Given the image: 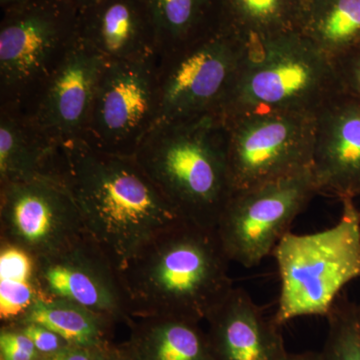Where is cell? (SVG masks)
I'll list each match as a JSON object with an SVG mask.
<instances>
[{
  "label": "cell",
  "mask_w": 360,
  "mask_h": 360,
  "mask_svg": "<svg viewBox=\"0 0 360 360\" xmlns=\"http://www.w3.org/2000/svg\"><path fill=\"white\" fill-rule=\"evenodd\" d=\"M56 174L89 238L120 272L153 236L184 220L134 155L104 153L78 139L60 144Z\"/></svg>",
  "instance_id": "6da1fadb"
},
{
  "label": "cell",
  "mask_w": 360,
  "mask_h": 360,
  "mask_svg": "<svg viewBox=\"0 0 360 360\" xmlns=\"http://www.w3.org/2000/svg\"><path fill=\"white\" fill-rule=\"evenodd\" d=\"M217 229L180 220L153 236L120 272L130 316L207 319L233 285Z\"/></svg>",
  "instance_id": "7a4b0ae2"
},
{
  "label": "cell",
  "mask_w": 360,
  "mask_h": 360,
  "mask_svg": "<svg viewBox=\"0 0 360 360\" xmlns=\"http://www.w3.org/2000/svg\"><path fill=\"white\" fill-rule=\"evenodd\" d=\"M134 156L182 219L217 229L234 193L219 113L160 123Z\"/></svg>",
  "instance_id": "3957f363"
},
{
  "label": "cell",
  "mask_w": 360,
  "mask_h": 360,
  "mask_svg": "<svg viewBox=\"0 0 360 360\" xmlns=\"http://www.w3.org/2000/svg\"><path fill=\"white\" fill-rule=\"evenodd\" d=\"M343 91L335 63L300 32L250 47L219 115L317 112Z\"/></svg>",
  "instance_id": "277c9868"
},
{
  "label": "cell",
  "mask_w": 360,
  "mask_h": 360,
  "mask_svg": "<svg viewBox=\"0 0 360 360\" xmlns=\"http://www.w3.org/2000/svg\"><path fill=\"white\" fill-rule=\"evenodd\" d=\"M338 224L314 233L288 231L274 248L281 278L274 321L328 316L345 286L360 277V212L343 198Z\"/></svg>",
  "instance_id": "5b68a950"
},
{
  "label": "cell",
  "mask_w": 360,
  "mask_h": 360,
  "mask_svg": "<svg viewBox=\"0 0 360 360\" xmlns=\"http://www.w3.org/2000/svg\"><path fill=\"white\" fill-rule=\"evenodd\" d=\"M73 0H26L2 9L0 110L32 115L44 87L77 41Z\"/></svg>",
  "instance_id": "8992f818"
},
{
  "label": "cell",
  "mask_w": 360,
  "mask_h": 360,
  "mask_svg": "<svg viewBox=\"0 0 360 360\" xmlns=\"http://www.w3.org/2000/svg\"><path fill=\"white\" fill-rule=\"evenodd\" d=\"M222 120L234 191L312 169L314 113L253 111Z\"/></svg>",
  "instance_id": "52a82bcc"
},
{
  "label": "cell",
  "mask_w": 360,
  "mask_h": 360,
  "mask_svg": "<svg viewBox=\"0 0 360 360\" xmlns=\"http://www.w3.org/2000/svg\"><path fill=\"white\" fill-rule=\"evenodd\" d=\"M248 51V45L220 28L158 58V124L219 113Z\"/></svg>",
  "instance_id": "ba28073f"
},
{
  "label": "cell",
  "mask_w": 360,
  "mask_h": 360,
  "mask_svg": "<svg viewBox=\"0 0 360 360\" xmlns=\"http://www.w3.org/2000/svg\"><path fill=\"white\" fill-rule=\"evenodd\" d=\"M317 194L312 170L234 191L217 226L227 257L245 269L262 264Z\"/></svg>",
  "instance_id": "9c48e42d"
},
{
  "label": "cell",
  "mask_w": 360,
  "mask_h": 360,
  "mask_svg": "<svg viewBox=\"0 0 360 360\" xmlns=\"http://www.w3.org/2000/svg\"><path fill=\"white\" fill-rule=\"evenodd\" d=\"M158 58L106 63L84 141L112 155L134 156L158 120Z\"/></svg>",
  "instance_id": "30bf717a"
},
{
  "label": "cell",
  "mask_w": 360,
  "mask_h": 360,
  "mask_svg": "<svg viewBox=\"0 0 360 360\" xmlns=\"http://www.w3.org/2000/svg\"><path fill=\"white\" fill-rule=\"evenodd\" d=\"M0 231L1 243L35 259L89 236L72 194L56 174L0 184Z\"/></svg>",
  "instance_id": "8fae6325"
},
{
  "label": "cell",
  "mask_w": 360,
  "mask_h": 360,
  "mask_svg": "<svg viewBox=\"0 0 360 360\" xmlns=\"http://www.w3.org/2000/svg\"><path fill=\"white\" fill-rule=\"evenodd\" d=\"M34 283L39 298L77 303L110 321L130 316L120 271L89 236L35 259Z\"/></svg>",
  "instance_id": "7c38bea8"
},
{
  "label": "cell",
  "mask_w": 360,
  "mask_h": 360,
  "mask_svg": "<svg viewBox=\"0 0 360 360\" xmlns=\"http://www.w3.org/2000/svg\"><path fill=\"white\" fill-rule=\"evenodd\" d=\"M105 63L78 37L47 82L30 116L56 143L84 137Z\"/></svg>",
  "instance_id": "4fadbf2b"
},
{
  "label": "cell",
  "mask_w": 360,
  "mask_h": 360,
  "mask_svg": "<svg viewBox=\"0 0 360 360\" xmlns=\"http://www.w3.org/2000/svg\"><path fill=\"white\" fill-rule=\"evenodd\" d=\"M311 170L319 194L360 195V103L345 91L315 113Z\"/></svg>",
  "instance_id": "5bb4252c"
},
{
  "label": "cell",
  "mask_w": 360,
  "mask_h": 360,
  "mask_svg": "<svg viewBox=\"0 0 360 360\" xmlns=\"http://www.w3.org/2000/svg\"><path fill=\"white\" fill-rule=\"evenodd\" d=\"M79 39L106 61L158 58V37L146 0H101L79 9Z\"/></svg>",
  "instance_id": "9a60e30c"
},
{
  "label": "cell",
  "mask_w": 360,
  "mask_h": 360,
  "mask_svg": "<svg viewBox=\"0 0 360 360\" xmlns=\"http://www.w3.org/2000/svg\"><path fill=\"white\" fill-rule=\"evenodd\" d=\"M210 340L215 360H283L288 355L281 328L241 288H232L210 312Z\"/></svg>",
  "instance_id": "2e32d148"
},
{
  "label": "cell",
  "mask_w": 360,
  "mask_h": 360,
  "mask_svg": "<svg viewBox=\"0 0 360 360\" xmlns=\"http://www.w3.org/2000/svg\"><path fill=\"white\" fill-rule=\"evenodd\" d=\"M59 146L32 116L0 110V184L56 174Z\"/></svg>",
  "instance_id": "e0dca14e"
},
{
  "label": "cell",
  "mask_w": 360,
  "mask_h": 360,
  "mask_svg": "<svg viewBox=\"0 0 360 360\" xmlns=\"http://www.w3.org/2000/svg\"><path fill=\"white\" fill-rule=\"evenodd\" d=\"M303 0H221V28L248 47L300 32Z\"/></svg>",
  "instance_id": "ac0fdd59"
},
{
  "label": "cell",
  "mask_w": 360,
  "mask_h": 360,
  "mask_svg": "<svg viewBox=\"0 0 360 360\" xmlns=\"http://www.w3.org/2000/svg\"><path fill=\"white\" fill-rule=\"evenodd\" d=\"M158 37V58L221 28V0H146Z\"/></svg>",
  "instance_id": "d6986e66"
},
{
  "label": "cell",
  "mask_w": 360,
  "mask_h": 360,
  "mask_svg": "<svg viewBox=\"0 0 360 360\" xmlns=\"http://www.w3.org/2000/svg\"><path fill=\"white\" fill-rule=\"evenodd\" d=\"M300 32L335 61L360 45V0H303Z\"/></svg>",
  "instance_id": "ffe728a7"
},
{
  "label": "cell",
  "mask_w": 360,
  "mask_h": 360,
  "mask_svg": "<svg viewBox=\"0 0 360 360\" xmlns=\"http://www.w3.org/2000/svg\"><path fill=\"white\" fill-rule=\"evenodd\" d=\"M132 347L139 360H215L198 322L181 317H144Z\"/></svg>",
  "instance_id": "44dd1931"
},
{
  "label": "cell",
  "mask_w": 360,
  "mask_h": 360,
  "mask_svg": "<svg viewBox=\"0 0 360 360\" xmlns=\"http://www.w3.org/2000/svg\"><path fill=\"white\" fill-rule=\"evenodd\" d=\"M108 322L105 317L77 303L56 298H37L13 324H39L63 338L68 345L103 347H105L104 328Z\"/></svg>",
  "instance_id": "7402d4cb"
},
{
  "label": "cell",
  "mask_w": 360,
  "mask_h": 360,
  "mask_svg": "<svg viewBox=\"0 0 360 360\" xmlns=\"http://www.w3.org/2000/svg\"><path fill=\"white\" fill-rule=\"evenodd\" d=\"M326 319L328 330L321 360H360L359 305L340 295Z\"/></svg>",
  "instance_id": "603a6c76"
},
{
  "label": "cell",
  "mask_w": 360,
  "mask_h": 360,
  "mask_svg": "<svg viewBox=\"0 0 360 360\" xmlns=\"http://www.w3.org/2000/svg\"><path fill=\"white\" fill-rule=\"evenodd\" d=\"M39 293L34 281L0 279V317L2 321H18L32 307Z\"/></svg>",
  "instance_id": "cb8c5ba5"
},
{
  "label": "cell",
  "mask_w": 360,
  "mask_h": 360,
  "mask_svg": "<svg viewBox=\"0 0 360 360\" xmlns=\"http://www.w3.org/2000/svg\"><path fill=\"white\" fill-rule=\"evenodd\" d=\"M35 258L18 246L0 241V279L34 281Z\"/></svg>",
  "instance_id": "d4e9b609"
},
{
  "label": "cell",
  "mask_w": 360,
  "mask_h": 360,
  "mask_svg": "<svg viewBox=\"0 0 360 360\" xmlns=\"http://www.w3.org/2000/svg\"><path fill=\"white\" fill-rule=\"evenodd\" d=\"M1 360H39L41 354L30 338L16 328H2L0 333Z\"/></svg>",
  "instance_id": "484cf974"
},
{
  "label": "cell",
  "mask_w": 360,
  "mask_h": 360,
  "mask_svg": "<svg viewBox=\"0 0 360 360\" xmlns=\"http://www.w3.org/2000/svg\"><path fill=\"white\" fill-rule=\"evenodd\" d=\"M333 63L341 89L360 103V45Z\"/></svg>",
  "instance_id": "4316f807"
},
{
  "label": "cell",
  "mask_w": 360,
  "mask_h": 360,
  "mask_svg": "<svg viewBox=\"0 0 360 360\" xmlns=\"http://www.w3.org/2000/svg\"><path fill=\"white\" fill-rule=\"evenodd\" d=\"M14 328L20 329L35 345L41 355L51 354L58 352L68 343L51 329L37 323L14 324Z\"/></svg>",
  "instance_id": "83f0119b"
},
{
  "label": "cell",
  "mask_w": 360,
  "mask_h": 360,
  "mask_svg": "<svg viewBox=\"0 0 360 360\" xmlns=\"http://www.w3.org/2000/svg\"><path fill=\"white\" fill-rule=\"evenodd\" d=\"M108 348L84 347L68 345L58 352L41 355L39 360H104Z\"/></svg>",
  "instance_id": "f1b7e54d"
},
{
  "label": "cell",
  "mask_w": 360,
  "mask_h": 360,
  "mask_svg": "<svg viewBox=\"0 0 360 360\" xmlns=\"http://www.w3.org/2000/svg\"><path fill=\"white\" fill-rule=\"evenodd\" d=\"M104 360H139V359L131 345L129 349H108Z\"/></svg>",
  "instance_id": "f546056e"
},
{
  "label": "cell",
  "mask_w": 360,
  "mask_h": 360,
  "mask_svg": "<svg viewBox=\"0 0 360 360\" xmlns=\"http://www.w3.org/2000/svg\"><path fill=\"white\" fill-rule=\"evenodd\" d=\"M283 360H321L319 352H302V354H288Z\"/></svg>",
  "instance_id": "4dcf8cb0"
},
{
  "label": "cell",
  "mask_w": 360,
  "mask_h": 360,
  "mask_svg": "<svg viewBox=\"0 0 360 360\" xmlns=\"http://www.w3.org/2000/svg\"><path fill=\"white\" fill-rule=\"evenodd\" d=\"M23 1H26V0H0V7H1L2 11V9L15 6V4H21Z\"/></svg>",
  "instance_id": "1f68e13d"
},
{
  "label": "cell",
  "mask_w": 360,
  "mask_h": 360,
  "mask_svg": "<svg viewBox=\"0 0 360 360\" xmlns=\"http://www.w3.org/2000/svg\"><path fill=\"white\" fill-rule=\"evenodd\" d=\"M73 1L79 7V9H82L84 8V7L92 6V4H96V2L101 1V0H73Z\"/></svg>",
  "instance_id": "d6a6232c"
},
{
  "label": "cell",
  "mask_w": 360,
  "mask_h": 360,
  "mask_svg": "<svg viewBox=\"0 0 360 360\" xmlns=\"http://www.w3.org/2000/svg\"><path fill=\"white\" fill-rule=\"evenodd\" d=\"M359 319H360V305H359Z\"/></svg>",
  "instance_id": "836d02e7"
}]
</instances>
